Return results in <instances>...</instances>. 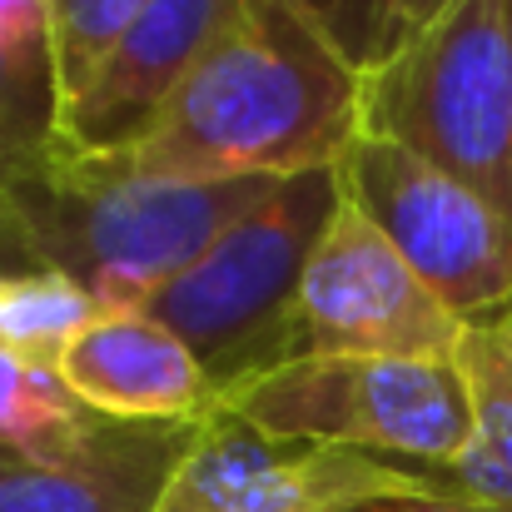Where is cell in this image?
I'll return each instance as SVG.
<instances>
[{"mask_svg":"<svg viewBox=\"0 0 512 512\" xmlns=\"http://www.w3.org/2000/svg\"><path fill=\"white\" fill-rule=\"evenodd\" d=\"M363 130V70L289 5L239 0L165 120L125 155L150 179H294L329 170Z\"/></svg>","mask_w":512,"mask_h":512,"instance_id":"obj_1","label":"cell"},{"mask_svg":"<svg viewBox=\"0 0 512 512\" xmlns=\"http://www.w3.org/2000/svg\"><path fill=\"white\" fill-rule=\"evenodd\" d=\"M279 179H150L120 160L45 155L5 189V214L30 264L100 299L145 309Z\"/></svg>","mask_w":512,"mask_h":512,"instance_id":"obj_2","label":"cell"},{"mask_svg":"<svg viewBox=\"0 0 512 512\" xmlns=\"http://www.w3.org/2000/svg\"><path fill=\"white\" fill-rule=\"evenodd\" d=\"M339 204V165L279 179L145 304V314H155L194 348L219 393L259 368L294 358L304 269Z\"/></svg>","mask_w":512,"mask_h":512,"instance_id":"obj_3","label":"cell"},{"mask_svg":"<svg viewBox=\"0 0 512 512\" xmlns=\"http://www.w3.org/2000/svg\"><path fill=\"white\" fill-rule=\"evenodd\" d=\"M363 135L458 174L512 214V35L503 0H453L363 70Z\"/></svg>","mask_w":512,"mask_h":512,"instance_id":"obj_4","label":"cell"},{"mask_svg":"<svg viewBox=\"0 0 512 512\" xmlns=\"http://www.w3.org/2000/svg\"><path fill=\"white\" fill-rule=\"evenodd\" d=\"M234 413L274 438L329 443L388 463L443 473L473 428L468 388L453 358L294 353L219 393Z\"/></svg>","mask_w":512,"mask_h":512,"instance_id":"obj_5","label":"cell"},{"mask_svg":"<svg viewBox=\"0 0 512 512\" xmlns=\"http://www.w3.org/2000/svg\"><path fill=\"white\" fill-rule=\"evenodd\" d=\"M339 179L458 319L512 304V214L503 204L363 130L339 160Z\"/></svg>","mask_w":512,"mask_h":512,"instance_id":"obj_6","label":"cell"},{"mask_svg":"<svg viewBox=\"0 0 512 512\" xmlns=\"http://www.w3.org/2000/svg\"><path fill=\"white\" fill-rule=\"evenodd\" d=\"M453 498L443 473L373 453L274 438L234 413H214L179 458L155 512H348L368 498Z\"/></svg>","mask_w":512,"mask_h":512,"instance_id":"obj_7","label":"cell"},{"mask_svg":"<svg viewBox=\"0 0 512 512\" xmlns=\"http://www.w3.org/2000/svg\"><path fill=\"white\" fill-rule=\"evenodd\" d=\"M463 319L343 194L299 289L294 353L453 358Z\"/></svg>","mask_w":512,"mask_h":512,"instance_id":"obj_8","label":"cell"},{"mask_svg":"<svg viewBox=\"0 0 512 512\" xmlns=\"http://www.w3.org/2000/svg\"><path fill=\"white\" fill-rule=\"evenodd\" d=\"M239 0H155L140 20L110 45L85 90L70 100L60 120V140L50 155L75 160H115L135 150L199 70L219 30L234 20Z\"/></svg>","mask_w":512,"mask_h":512,"instance_id":"obj_9","label":"cell"},{"mask_svg":"<svg viewBox=\"0 0 512 512\" xmlns=\"http://www.w3.org/2000/svg\"><path fill=\"white\" fill-rule=\"evenodd\" d=\"M75 398L110 423H209L219 388L194 348L145 309H105L60 358Z\"/></svg>","mask_w":512,"mask_h":512,"instance_id":"obj_10","label":"cell"},{"mask_svg":"<svg viewBox=\"0 0 512 512\" xmlns=\"http://www.w3.org/2000/svg\"><path fill=\"white\" fill-rule=\"evenodd\" d=\"M204 423H100L95 438L45 468L0 473V512H155Z\"/></svg>","mask_w":512,"mask_h":512,"instance_id":"obj_11","label":"cell"},{"mask_svg":"<svg viewBox=\"0 0 512 512\" xmlns=\"http://www.w3.org/2000/svg\"><path fill=\"white\" fill-rule=\"evenodd\" d=\"M453 363L468 388V443L443 468L458 503L483 512H512V304L463 319Z\"/></svg>","mask_w":512,"mask_h":512,"instance_id":"obj_12","label":"cell"},{"mask_svg":"<svg viewBox=\"0 0 512 512\" xmlns=\"http://www.w3.org/2000/svg\"><path fill=\"white\" fill-rule=\"evenodd\" d=\"M65 85L55 50V0H0V135L30 160L60 140Z\"/></svg>","mask_w":512,"mask_h":512,"instance_id":"obj_13","label":"cell"},{"mask_svg":"<svg viewBox=\"0 0 512 512\" xmlns=\"http://www.w3.org/2000/svg\"><path fill=\"white\" fill-rule=\"evenodd\" d=\"M105 418L90 413L60 368H40L0 353V448L15 463L45 468L80 453Z\"/></svg>","mask_w":512,"mask_h":512,"instance_id":"obj_14","label":"cell"},{"mask_svg":"<svg viewBox=\"0 0 512 512\" xmlns=\"http://www.w3.org/2000/svg\"><path fill=\"white\" fill-rule=\"evenodd\" d=\"M100 299L80 289L75 279L45 269V264H10L0 269V353L60 368L75 334L100 319Z\"/></svg>","mask_w":512,"mask_h":512,"instance_id":"obj_15","label":"cell"},{"mask_svg":"<svg viewBox=\"0 0 512 512\" xmlns=\"http://www.w3.org/2000/svg\"><path fill=\"white\" fill-rule=\"evenodd\" d=\"M155 0H55V50H60V85L65 110L95 75V65L110 55V45L140 20V10Z\"/></svg>","mask_w":512,"mask_h":512,"instance_id":"obj_16","label":"cell"},{"mask_svg":"<svg viewBox=\"0 0 512 512\" xmlns=\"http://www.w3.org/2000/svg\"><path fill=\"white\" fill-rule=\"evenodd\" d=\"M353 70H368L383 50L388 0H289Z\"/></svg>","mask_w":512,"mask_h":512,"instance_id":"obj_17","label":"cell"},{"mask_svg":"<svg viewBox=\"0 0 512 512\" xmlns=\"http://www.w3.org/2000/svg\"><path fill=\"white\" fill-rule=\"evenodd\" d=\"M453 0H388V30H383V50H378V60L383 55H393L398 45H408L423 25H433L443 10H448ZM373 60V65H378Z\"/></svg>","mask_w":512,"mask_h":512,"instance_id":"obj_18","label":"cell"},{"mask_svg":"<svg viewBox=\"0 0 512 512\" xmlns=\"http://www.w3.org/2000/svg\"><path fill=\"white\" fill-rule=\"evenodd\" d=\"M348 512H483L473 503H458V498H433V493H408V498H368Z\"/></svg>","mask_w":512,"mask_h":512,"instance_id":"obj_19","label":"cell"},{"mask_svg":"<svg viewBox=\"0 0 512 512\" xmlns=\"http://www.w3.org/2000/svg\"><path fill=\"white\" fill-rule=\"evenodd\" d=\"M30 165H40V160H30V155H25L15 140H5V135H0V194H5V189H10L20 174L30 170Z\"/></svg>","mask_w":512,"mask_h":512,"instance_id":"obj_20","label":"cell"},{"mask_svg":"<svg viewBox=\"0 0 512 512\" xmlns=\"http://www.w3.org/2000/svg\"><path fill=\"white\" fill-rule=\"evenodd\" d=\"M0 264H30L25 249H20V239H15V224L5 214V194H0Z\"/></svg>","mask_w":512,"mask_h":512,"instance_id":"obj_21","label":"cell"},{"mask_svg":"<svg viewBox=\"0 0 512 512\" xmlns=\"http://www.w3.org/2000/svg\"><path fill=\"white\" fill-rule=\"evenodd\" d=\"M10 468H15V458H10V453L0 448V473H10Z\"/></svg>","mask_w":512,"mask_h":512,"instance_id":"obj_22","label":"cell"},{"mask_svg":"<svg viewBox=\"0 0 512 512\" xmlns=\"http://www.w3.org/2000/svg\"><path fill=\"white\" fill-rule=\"evenodd\" d=\"M503 10H508V35H512V0H503Z\"/></svg>","mask_w":512,"mask_h":512,"instance_id":"obj_23","label":"cell"},{"mask_svg":"<svg viewBox=\"0 0 512 512\" xmlns=\"http://www.w3.org/2000/svg\"><path fill=\"white\" fill-rule=\"evenodd\" d=\"M0 269H10V264H0Z\"/></svg>","mask_w":512,"mask_h":512,"instance_id":"obj_24","label":"cell"}]
</instances>
